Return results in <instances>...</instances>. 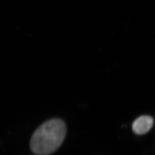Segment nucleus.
Returning <instances> with one entry per match:
<instances>
[{
    "mask_svg": "<svg viewBox=\"0 0 155 155\" xmlns=\"http://www.w3.org/2000/svg\"><path fill=\"white\" fill-rule=\"evenodd\" d=\"M66 133V125L61 120H48L33 133L30 141L31 150L36 155H50L61 145Z\"/></svg>",
    "mask_w": 155,
    "mask_h": 155,
    "instance_id": "f257e3e1",
    "label": "nucleus"
},
{
    "mask_svg": "<svg viewBox=\"0 0 155 155\" xmlns=\"http://www.w3.org/2000/svg\"><path fill=\"white\" fill-rule=\"evenodd\" d=\"M153 120L151 117L143 116L137 118L132 124L133 132L137 134H144L152 128Z\"/></svg>",
    "mask_w": 155,
    "mask_h": 155,
    "instance_id": "f03ea898",
    "label": "nucleus"
}]
</instances>
